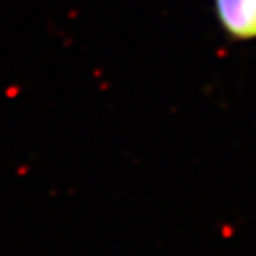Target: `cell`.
Wrapping results in <instances>:
<instances>
[{
    "label": "cell",
    "instance_id": "obj_1",
    "mask_svg": "<svg viewBox=\"0 0 256 256\" xmlns=\"http://www.w3.org/2000/svg\"><path fill=\"white\" fill-rule=\"evenodd\" d=\"M223 32L235 40L256 38V0H214Z\"/></svg>",
    "mask_w": 256,
    "mask_h": 256
}]
</instances>
